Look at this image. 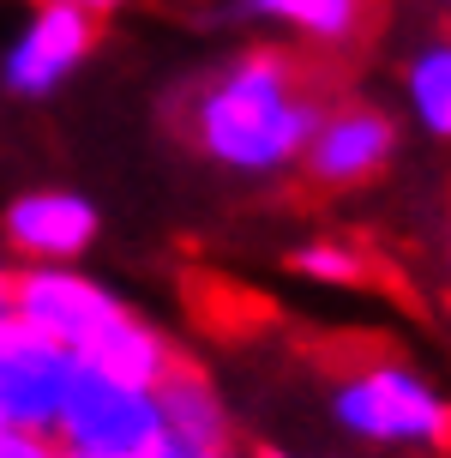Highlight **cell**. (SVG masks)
I'll return each mask as SVG.
<instances>
[{
    "mask_svg": "<svg viewBox=\"0 0 451 458\" xmlns=\"http://www.w3.org/2000/svg\"><path fill=\"white\" fill-rule=\"evenodd\" d=\"M325 109L307 61L283 43H247L205 67L175 109L187 151L235 182H277L301 169L307 133Z\"/></svg>",
    "mask_w": 451,
    "mask_h": 458,
    "instance_id": "1",
    "label": "cell"
},
{
    "mask_svg": "<svg viewBox=\"0 0 451 458\" xmlns=\"http://www.w3.org/2000/svg\"><path fill=\"white\" fill-rule=\"evenodd\" d=\"M331 422L361 446H451V398L404 356H361L331 374Z\"/></svg>",
    "mask_w": 451,
    "mask_h": 458,
    "instance_id": "2",
    "label": "cell"
},
{
    "mask_svg": "<svg viewBox=\"0 0 451 458\" xmlns=\"http://www.w3.org/2000/svg\"><path fill=\"white\" fill-rule=\"evenodd\" d=\"M397 145H404V127L391 109L361 103V97H325L295 175L319 193H355L397 163Z\"/></svg>",
    "mask_w": 451,
    "mask_h": 458,
    "instance_id": "3",
    "label": "cell"
},
{
    "mask_svg": "<svg viewBox=\"0 0 451 458\" xmlns=\"http://www.w3.org/2000/svg\"><path fill=\"white\" fill-rule=\"evenodd\" d=\"M96 30L103 24L72 13V6H54V0H30V13L19 19V30L0 48V91L19 97V103H48L61 97L90 67L96 55Z\"/></svg>",
    "mask_w": 451,
    "mask_h": 458,
    "instance_id": "4",
    "label": "cell"
},
{
    "mask_svg": "<svg viewBox=\"0 0 451 458\" xmlns=\"http://www.w3.org/2000/svg\"><path fill=\"white\" fill-rule=\"evenodd\" d=\"M13 314L30 332L67 344V350H90L133 308L114 296L103 277L79 272V266H13Z\"/></svg>",
    "mask_w": 451,
    "mask_h": 458,
    "instance_id": "5",
    "label": "cell"
},
{
    "mask_svg": "<svg viewBox=\"0 0 451 458\" xmlns=\"http://www.w3.org/2000/svg\"><path fill=\"white\" fill-rule=\"evenodd\" d=\"M103 235V211L79 187H30L0 211V242L19 266H79Z\"/></svg>",
    "mask_w": 451,
    "mask_h": 458,
    "instance_id": "6",
    "label": "cell"
},
{
    "mask_svg": "<svg viewBox=\"0 0 451 458\" xmlns=\"http://www.w3.org/2000/svg\"><path fill=\"white\" fill-rule=\"evenodd\" d=\"M235 13L253 30L289 37L301 48H349L361 43V30L373 19V0H235Z\"/></svg>",
    "mask_w": 451,
    "mask_h": 458,
    "instance_id": "7",
    "label": "cell"
},
{
    "mask_svg": "<svg viewBox=\"0 0 451 458\" xmlns=\"http://www.w3.org/2000/svg\"><path fill=\"white\" fill-rule=\"evenodd\" d=\"M397 91H404V114L415 133L451 145V30H433L404 55L397 72Z\"/></svg>",
    "mask_w": 451,
    "mask_h": 458,
    "instance_id": "8",
    "label": "cell"
},
{
    "mask_svg": "<svg viewBox=\"0 0 451 458\" xmlns=\"http://www.w3.org/2000/svg\"><path fill=\"white\" fill-rule=\"evenodd\" d=\"M289 272L319 284V290H367L373 284V266H367V253L355 242H343V235H313V242H301L289 253Z\"/></svg>",
    "mask_w": 451,
    "mask_h": 458,
    "instance_id": "9",
    "label": "cell"
},
{
    "mask_svg": "<svg viewBox=\"0 0 451 458\" xmlns=\"http://www.w3.org/2000/svg\"><path fill=\"white\" fill-rule=\"evenodd\" d=\"M54 6H72V13H85V19H109V13H121V6H127V0H54Z\"/></svg>",
    "mask_w": 451,
    "mask_h": 458,
    "instance_id": "10",
    "label": "cell"
},
{
    "mask_svg": "<svg viewBox=\"0 0 451 458\" xmlns=\"http://www.w3.org/2000/svg\"><path fill=\"white\" fill-rule=\"evenodd\" d=\"M0 314H13V266L0 259Z\"/></svg>",
    "mask_w": 451,
    "mask_h": 458,
    "instance_id": "11",
    "label": "cell"
},
{
    "mask_svg": "<svg viewBox=\"0 0 451 458\" xmlns=\"http://www.w3.org/2000/svg\"><path fill=\"white\" fill-rule=\"evenodd\" d=\"M247 458H301V453H283V446H265L259 440V446H247Z\"/></svg>",
    "mask_w": 451,
    "mask_h": 458,
    "instance_id": "12",
    "label": "cell"
},
{
    "mask_svg": "<svg viewBox=\"0 0 451 458\" xmlns=\"http://www.w3.org/2000/svg\"><path fill=\"white\" fill-rule=\"evenodd\" d=\"M433 6H439V13H451V0H433Z\"/></svg>",
    "mask_w": 451,
    "mask_h": 458,
    "instance_id": "13",
    "label": "cell"
},
{
    "mask_svg": "<svg viewBox=\"0 0 451 458\" xmlns=\"http://www.w3.org/2000/svg\"><path fill=\"white\" fill-rule=\"evenodd\" d=\"M446 272H451V253H446Z\"/></svg>",
    "mask_w": 451,
    "mask_h": 458,
    "instance_id": "14",
    "label": "cell"
}]
</instances>
